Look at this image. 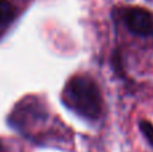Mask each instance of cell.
I'll list each match as a JSON object with an SVG mask.
<instances>
[{
    "mask_svg": "<svg viewBox=\"0 0 153 152\" xmlns=\"http://www.w3.org/2000/svg\"><path fill=\"white\" fill-rule=\"evenodd\" d=\"M62 102L69 110L90 123H98L103 116V97L101 88L87 74L73 75L62 90Z\"/></svg>",
    "mask_w": 153,
    "mask_h": 152,
    "instance_id": "6da1fadb",
    "label": "cell"
},
{
    "mask_svg": "<svg viewBox=\"0 0 153 152\" xmlns=\"http://www.w3.org/2000/svg\"><path fill=\"white\" fill-rule=\"evenodd\" d=\"M50 118L47 108L35 97H28L15 107L10 116V125L26 136H32L36 127L45 125Z\"/></svg>",
    "mask_w": 153,
    "mask_h": 152,
    "instance_id": "7a4b0ae2",
    "label": "cell"
},
{
    "mask_svg": "<svg viewBox=\"0 0 153 152\" xmlns=\"http://www.w3.org/2000/svg\"><path fill=\"white\" fill-rule=\"evenodd\" d=\"M124 26L132 34L153 39V12L141 7H125L120 11Z\"/></svg>",
    "mask_w": 153,
    "mask_h": 152,
    "instance_id": "3957f363",
    "label": "cell"
},
{
    "mask_svg": "<svg viewBox=\"0 0 153 152\" xmlns=\"http://www.w3.org/2000/svg\"><path fill=\"white\" fill-rule=\"evenodd\" d=\"M20 13V8L13 0H0V37L10 28Z\"/></svg>",
    "mask_w": 153,
    "mask_h": 152,
    "instance_id": "277c9868",
    "label": "cell"
},
{
    "mask_svg": "<svg viewBox=\"0 0 153 152\" xmlns=\"http://www.w3.org/2000/svg\"><path fill=\"white\" fill-rule=\"evenodd\" d=\"M138 128L143 136L146 139V142L149 143V145L153 148V124L146 120H143L138 123Z\"/></svg>",
    "mask_w": 153,
    "mask_h": 152,
    "instance_id": "5b68a950",
    "label": "cell"
},
{
    "mask_svg": "<svg viewBox=\"0 0 153 152\" xmlns=\"http://www.w3.org/2000/svg\"><path fill=\"white\" fill-rule=\"evenodd\" d=\"M0 152H8V150L4 147V144H3L1 142H0Z\"/></svg>",
    "mask_w": 153,
    "mask_h": 152,
    "instance_id": "8992f818",
    "label": "cell"
}]
</instances>
